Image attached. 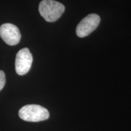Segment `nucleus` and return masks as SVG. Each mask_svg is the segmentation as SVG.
I'll return each instance as SVG.
<instances>
[{
  "mask_svg": "<svg viewBox=\"0 0 131 131\" xmlns=\"http://www.w3.org/2000/svg\"><path fill=\"white\" fill-rule=\"evenodd\" d=\"M33 61L32 53L28 48H23L18 52L15 59V70L19 75H24L30 69Z\"/></svg>",
  "mask_w": 131,
  "mask_h": 131,
  "instance_id": "nucleus-4",
  "label": "nucleus"
},
{
  "mask_svg": "<svg viewBox=\"0 0 131 131\" xmlns=\"http://www.w3.org/2000/svg\"><path fill=\"white\" fill-rule=\"evenodd\" d=\"M100 22V17L97 14H89L82 19L78 24L76 29L77 35L80 38L89 35L97 28Z\"/></svg>",
  "mask_w": 131,
  "mask_h": 131,
  "instance_id": "nucleus-3",
  "label": "nucleus"
},
{
  "mask_svg": "<svg viewBox=\"0 0 131 131\" xmlns=\"http://www.w3.org/2000/svg\"><path fill=\"white\" fill-rule=\"evenodd\" d=\"M39 12L47 22H55L65 10L64 6L54 0H42L39 4Z\"/></svg>",
  "mask_w": 131,
  "mask_h": 131,
  "instance_id": "nucleus-1",
  "label": "nucleus"
},
{
  "mask_svg": "<svg viewBox=\"0 0 131 131\" xmlns=\"http://www.w3.org/2000/svg\"><path fill=\"white\" fill-rule=\"evenodd\" d=\"M6 84V76L3 70H0V91L4 88Z\"/></svg>",
  "mask_w": 131,
  "mask_h": 131,
  "instance_id": "nucleus-6",
  "label": "nucleus"
},
{
  "mask_svg": "<svg viewBox=\"0 0 131 131\" xmlns=\"http://www.w3.org/2000/svg\"><path fill=\"white\" fill-rule=\"evenodd\" d=\"M19 116L26 122H38L48 119L49 112L47 109L40 105L28 104L21 108Z\"/></svg>",
  "mask_w": 131,
  "mask_h": 131,
  "instance_id": "nucleus-2",
  "label": "nucleus"
},
{
  "mask_svg": "<svg viewBox=\"0 0 131 131\" xmlns=\"http://www.w3.org/2000/svg\"><path fill=\"white\" fill-rule=\"evenodd\" d=\"M0 37L6 44L15 46L20 41L21 35L16 26L10 23H6L0 26Z\"/></svg>",
  "mask_w": 131,
  "mask_h": 131,
  "instance_id": "nucleus-5",
  "label": "nucleus"
}]
</instances>
